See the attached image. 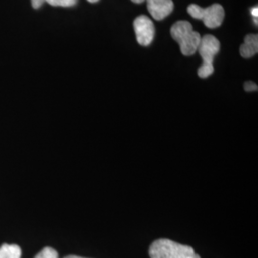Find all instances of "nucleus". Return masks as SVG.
Wrapping results in <instances>:
<instances>
[{
	"mask_svg": "<svg viewBox=\"0 0 258 258\" xmlns=\"http://www.w3.org/2000/svg\"><path fill=\"white\" fill-rule=\"evenodd\" d=\"M148 253L150 258H201L191 247L166 238L155 240Z\"/></svg>",
	"mask_w": 258,
	"mask_h": 258,
	"instance_id": "1",
	"label": "nucleus"
},
{
	"mask_svg": "<svg viewBox=\"0 0 258 258\" xmlns=\"http://www.w3.org/2000/svg\"><path fill=\"white\" fill-rule=\"evenodd\" d=\"M170 34L173 39L179 43L183 55H192L197 52L201 36L194 31L192 25L188 21H177L170 29Z\"/></svg>",
	"mask_w": 258,
	"mask_h": 258,
	"instance_id": "2",
	"label": "nucleus"
},
{
	"mask_svg": "<svg viewBox=\"0 0 258 258\" xmlns=\"http://www.w3.org/2000/svg\"><path fill=\"white\" fill-rule=\"evenodd\" d=\"M220 50L219 40L212 35H206L201 37L200 44L197 51L203 58V64L198 69V76L202 79H207L214 72L213 58Z\"/></svg>",
	"mask_w": 258,
	"mask_h": 258,
	"instance_id": "3",
	"label": "nucleus"
},
{
	"mask_svg": "<svg viewBox=\"0 0 258 258\" xmlns=\"http://www.w3.org/2000/svg\"><path fill=\"white\" fill-rule=\"evenodd\" d=\"M187 13L195 19H202L204 24L210 29L219 27L225 19V10L220 4H212L202 8L196 4L187 7Z\"/></svg>",
	"mask_w": 258,
	"mask_h": 258,
	"instance_id": "4",
	"label": "nucleus"
},
{
	"mask_svg": "<svg viewBox=\"0 0 258 258\" xmlns=\"http://www.w3.org/2000/svg\"><path fill=\"white\" fill-rule=\"evenodd\" d=\"M133 27L139 44L148 46L152 42L155 34V28L151 19L147 16H140L134 20Z\"/></svg>",
	"mask_w": 258,
	"mask_h": 258,
	"instance_id": "5",
	"label": "nucleus"
},
{
	"mask_svg": "<svg viewBox=\"0 0 258 258\" xmlns=\"http://www.w3.org/2000/svg\"><path fill=\"white\" fill-rule=\"evenodd\" d=\"M147 1L148 10L151 17L155 20H163L169 16L172 11L174 4L172 0H145Z\"/></svg>",
	"mask_w": 258,
	"mask_h": 258,
	"instance_id": "6",
	"label": "nucleus"
},
{
	"mask_svg": "<svg viewBox=\"0 0 258 258\" xmlns=\"http://www.w3.org/2000/svg\"><path fill=\"white\" fill-rule=\"evenodd\" d=\"M258 52V36L249 34L245 37L244 43L240 47V54L245 58H250Z\"/></svg>",
	"mask_w": 258,
	"mask_h": 258,
	"instance_id": "7",
	"label": "nucleus"
},
{
	"mask_svg": "<svg viewBox=\"0 0 258 258\" xmlns=\"http://www.w3.org/2000/svg\"><path fill=\"white\" fill-rule=\"evenodd\" d=\"M21 249L18 245L3 244L0 247V258H20Z\"/></svg>",
	"mask_w": 258,
	"mask_h": 258,
	"instance_id": "8",
	"label": "nucleus"
},
{
	"mask_svg": "<svg viewBox=\"0 0 258 258\" xmlns=\"http://www.w3.org/2000/svg\"><path fill=\"white\" fill-rule=\"evenodd\" d=\"M45 2L55 7H73L78 0H45Z\"/></svg>",
	"mask_w": 258,
	"mask_h": 258,
	"instance_id": "9",
	"label": "nucleus"
},
{
	"mask_svg": "<svg viewBox=\"0 0 258 258\" xmlns=\"http://www.w3.org/2000/svg\"><path fill=\"white\" fill-rule=\"evenodd\" d=\"M35 258H58V253L55 249L46 247L38 252Z\"/></svg>",
	"mask_w": 258,
	"mask_h": 258,
	"instance_id": "10",
	"label": "nucleus"
},
{
	"mask_svg": "<svg viewBox=\"0 0 258 258\" xmlns=\"http://www.w3.org/2000/svg\"><path fill=\"white\" fill-rule=\"evenodd\" d=\"M244 88L247 92H252V91H257L258 86L256 83L252 82H247L244 84Z\"/></svg>",
	"mask_w": 258,
	"mask_h": 258,
	"instance_id": "11",
	"label": "nucleus"
},
{
	"mask_svg": "<svg viewBox=\"0 0 258 258\" xmlns=\"http://www.w3.org/2000/svg\"><path fill=\"white\" fill-rule=\"evenodd\" d=\"M31 2H32V6L35 9H38V8H40L43 5L45 0H31Z\"/></svg>",
	"mask_w": 258,
	"mask_h": 258,
	"instance_id": "12",
	"label": "nucleus"
},
{
	"mask_svg": "<svg viewBox=\"0 0 258 258\" xmlns=\"http://www.w3.org/2000/svg\"><path fill=\"white\" fill-rule=\"evenodd\" d=\"M251 15L253 16V17H255V19H257L258 17V8L257 7H255V8H253V9L251 10Z\"/></svg>",
	"mask_w": 258,
	"mask_h": 258,
	"instance_id": "13",
	"label": "nucleus"
},
{
	"mask_svg": "<svg viewBox=\"0 0 258 258\" xmlns=\"http://www.w3.org/2000/svg\"><path fill=\"white\" fill-rule=\"evenodd\" d=\"M133 3H136V4H140V3H143L145 0H131Z\"/></svg>",
	"mask_w": 258,
	"mask_h": 258,
	"instance_id": "14",
	"label": "nucleus"
},
{
	"mask_svg": "<svg viewBox=\"0 0 258 258\" xmlns=\"http://www.w3.org/2000/svg\"><path fill=\"white\" fill-rule=\"evenodd\" d=\"M64 258H85L82 257V256H77V255H68V256H66Z\"/></svg>",
	"mask_w": 258,
	"mask_h": 258,
	"instance_id": "15",
	"label": "nucleus"
},
{
	"mask_svg": "<svg viewBox=\"0 0 258 258\" xmlns=\"http://www.w3.org/2000/svg\"><path fill=\"white\" fill-rule=\"evenodd\" d=\"M88 2H90V3H96V2H98L99 0H87Z\"/></svg>",
	"mask_w": 258,
	"mask_h": 258,
	"instance_id": "16",
	"label": "nucleus"
}]
</instances>
